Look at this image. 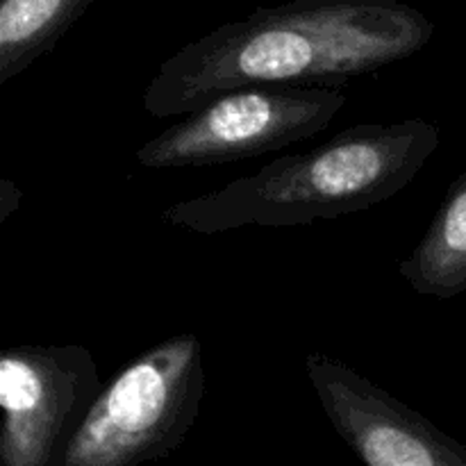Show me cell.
<instances>
[{
	"mask_svg": "<svg viewBox=\"0 0 466 466\" xmlns=\"http://www.w3.org/2000/svg\"><path fill=\"white\" fill-rule=\"evenodd\" d=\"M94 0H0V85L48 53Z\"/></svg>",
	"mask_w": 466,
	"mask_h": 466,
	"instance_id": "8",
	"label": "cell"
},
{
	"mask_svg": "<svg viewBox=\"0 0 466 466\" xmlns=\"http://www.w3.org/2000/svg\"><path fill=\"white\" fill-rule=\"evenodd\" d=\"M105 391L89 349L18 344L0 353V466H59Z\"/></svg>",
	"mask_w": 466,
	"mask_h": 466,
	"instance_id": "5",
	"label": "cell"
},
{
	"mask_svg": "<svg viewBox=\"0 0 466 466\" xmlns=\"http://www.w3.org/2000/svg\"><path fill=\"white\" fill-rule=\"evenodd\" d=\"M432 23L400 0H294L228 23L167 59L144 91L150 116H189L253 85L330 86L426 48Z\"/></svg>",
	"mask_w": 466,
	"mask_h": 466,
	"instance_id": "1",
	"label": "cell"
},
{
	"mask_svg": "<svg viewBox=\"0 0 466 466\" xmlns=\"http://www.w3.org/2000/svg\"><path fill=\"white\" fill-rule=\"evenodd\" d=\"M328 421L364 466H466V446L349 364L305 358Z\"/></svg>",
	"mask_w": 466,
	"mask_h": 466,
	"instance_id": "6",
	"label": "cell"
},
{
	"mask_svg": "<svg viewBox=\"0 0 466 466\" xmlns=\"http://www.w3.org/2000/svg\"><path fill=\"white\" fill-rule=\"evenodd\" d=\"M346 100L330 86H241L144 141L135 159L146 168H185L258 157L323 132Z\"/></svg>",
	"mask_w": 466,
	"mask_h": 466,
	"instance_id": "4",
	"label": "cell"
},
{
	"mask_svg": "<svg viewBox=\"0 0 466 466\" xmlns=\"http://www.w3.org/2000/svg\"><path fill=\"white\" fill-rule=\"evenodd\" d=\"M0 196H3L0 198V221H5L18 208V203H21V191H18V187L12 180H3Z\"/></svg>",
	"mask_w": 466,
	"mask_h": 466,
	"instance_id": "9",
	"label": "cell"
},
{
	"mask_svg": "<svg viewBox=\"0 0 466 466\" xmlns=\"http://www.w3.org/2000/svg\"><path fill=\"white\" fill-rule=\"evenodd\" d=\"M437 148L440 127L426 118L360 123L308 153L278 157L253 176L173 203L162 218L198 235L339 218L405 189Z\"/></svg>",
	"mask_w": 466,
	"mask_h": 466,
	"instance_id": "2",
	"label": "cell"
},
{
	"mask_svg": "<svg viewBox=\"0 0 466 466\" xmlns=\"http://www.w3.org/2000/svg\"><path fill=\"white\" fill-rule=\"evenodd\" d=\"M203 394L198 337H171L105 385L59 466H141L168 458L194 428Z\"/></svg>",
	"mask_w": 466,
	"mask_h": 466,
	"instance_id": "3",
	"label": "cell"
},
{
	"mask_svg": "<svg viewBox=\"0 0 466 466\" xmlns=\"http://www.w3.org/2000/svg\"><path fill=\"white\" fill-rule=\"evenodd\" d=\"M399 271L419 296L453 299L466 289V173L449 187L426 237Z\"/></svg>",
	"mask_w": 466,
	"mask_h": 466,
	"instance_id": "7",
	"label": "cell"
}]
</instances>
